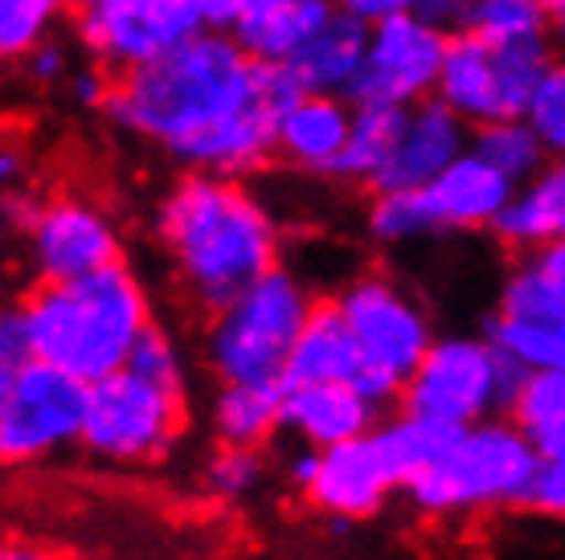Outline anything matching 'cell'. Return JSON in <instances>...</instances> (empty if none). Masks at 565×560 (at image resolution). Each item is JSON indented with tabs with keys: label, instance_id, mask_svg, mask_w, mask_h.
<instances>
[{
	"label": "cell",
	"instance_id": "8",
	"mask_svg": "<svg viewBox=\"0 0 565 560\" xmlns=\"http://www.w3.org/2000/svg\"><path fill=\"white\" fill-rule=\"evenodd\" d=\"M9 222L33 282H71L124 262V229L111 209L86 193H9Z\"/></svg>",
	"mask_w": 565,
	"mask_h": 560
},
{
	"label": "cell",
	"instance_id": "41",
	"mask_svg": "<svg viewBox=\"0 0 565 560\" xmlns=\"http://www.w3.org/2000/svg\"><path fill=\"white\" fill-rule=\"evenodd\" d=\"M471 4L476 0H418V13L430 17V21H438L443 29H463L467 13H471Z\"/></svg>",
	"mask_w": 565,
	"mask_h": 560
},
{
	"label": "cell",
	"instance_id": "23",
	"mask_svg": "<svg viewBox=\"0 0 565 560\" xmlns=\"http://www.w3.org/2000/svg\"><path fill=\"white\" fill-rule=\"evenodd\" d=\"M282 430V385H217L210 434L226 446H267Z\"/></svg>",
	"mask_w": 565,
	"mask_h": 560
},
{
	"label": "cell",
	"instance_id": "33",
	"mask_svg": "<svg viewBox=\"0 0 565 560\" xmlns=\"http://www.w3.org/2000/svg\"><path fill=\"white\" fill-rule=\"evenodd\" d=\"M524 119L529 127L541 136L550 160H565V62L553 57L550 71L541 74L537 90L524 107Z\"/></svg>",
	"mask_w": 565,
	"mask_h": 560
},
{
	"label": "cell",
	"instance_id": "20",
	"mask_svg": "<svg viewBox=\"0 0 565 560\" xmlns=\"http://www.w3.org/2000/svg\"><path fill=\"white\" fill-rule=\"evenodd\" d=\"M365 50H369V25L337 9V17L287 62V71L296 74L303 95L353 98L361 66H365Z\"/></svg>",
	"mask_w": 565,
	"mask_h": 560
},
{
	"label": "cell",
	"instance_id": "15",
	"mask_svg": "<svg viewBox=\"0 0 565 560\" xmlns=\"http://www.w3.org/2000/svg\"><path fill=\"white\" fill-rule=\"evenodd\" d=\"M467 148H471V127L443 98H423V103L406 107L394 152L385 160V169L373 176L369 193L426 189L451 169Z\"/></svg>",
	"mask_w": 565,
	"mask_h": 560
},
{
	"label": "cell",
	"instance_id": "2",
	"mask_svg": "<svg viewBox=\"0 0 565 560\" xmlns=\"http://www.w3.org/2000/svg\"><path fill=\"white\" fill-rule=\"evenodd\" d=\"M152 238L201 320L282 262V225L263 196L222 172H181L156 196Z\"/></svg>",
	"mask_w": 565,
	"mask_h": 560
},
{
	"label": "cell",
	"instance_id": "34",
	"mask_svg": "<svg viewBox=\"0 0 565 560\" xmlns=\"http://www.w3.org/2000/svg\"><path fill=\"white\" fill-rule=\"evenodd\" d=\"M21 74H25V83L33 90H66L74 74V57L57 37H50V42H42L38 50H29L21 57Z\"/></svg>",
	"mask_w": 565,
	"mask_h": 560
},
{
	"label": "cell",
	"instance_id": "19",
	"mask_svg": "<svg viewBox=\"0 0 565 560\" xmlns=\"http://www.w3.org/2000/svg\"><path fill=\"white\" fill-rule=\"evenodd\" d=\"M361 368L365 352L356 344L349 320L340 315L337 299H320L291 348L282 385H332V380L353 385Z\"/></svg>",
	"mask_w": 565,
	"mask_h": 560
},
{
	"label": "cell",
	"instance_id": "14",
	"mask_svg": "<svg viewBox=\"0 0 565 560\" xmlns=\"http://www.w3.org/2000/svg\"><path fill=\"white\" fill-rule=\"evenodd\" d=\"M397 491L402 487L390 475L382 450H377L373 434H365L320 450V471L311 478V487L303 491V499L324 519L365 524V519L382 516Z\"/></svg>",
	"mask_w": 565,
	"mask_h": 560
},
{
	"label": "cell",
	"instance_id": "36",
	"mask_svg": "<svg viewBox=\"0 0 565 560\" xmlns=\"http://www.w3.org/2000/svg\"><path fill=\"white\" fill-rule=\"evenodd\" d=\"M524 507H533L550 519H565V463H541L537 483L529 491Z\"/></svg>",
	"mask_w": 565,
	"mask_h": 560
},
{
	"label": "cell",
	"instance_id": "39",
	"mask_svg": "<svg viewBox=\"0 0 565 560\" xmlns=\"http://www.w3.org/2000/svg\"><path fill=\"white\" fill-rule=\"evenodd\" d=\"M337 9L365 21V25H377V21H390V17L414 13L418 0H337Z\"/></svg>",
	"mask_w": 565,
	"mask_h": 560
},
{
	"label": "cell",
	"instance_id": "1",
	"mask_svg": "<svg viewBox=\"0 0 565 560\" xmlns=\"http://www.w3.org/2000/svg\"><path fill=\"white\" fill-rule=\"evenodd\" d=\"M299 95L287 66L250 57L234 33L201 29L164 57L119 74L107 119L160 148L181 172L250 176L275 155L279 115Z\"/></svg>",
	"mask_w": 565,
	"mask_h": 560
},
{
	"label": "cell",
	"instance_id": "37",
	"mask_svg": "<svg viewBox=\"0 0 565 560\" xmlns=\"http://www.w3.org/2000/svg\"><path fill=\"white\" fill-rule=\"evenodd\" d=\"M189 4L201 29H213V33H238L242 21L258 9V0H189Z\"/></svg>",
	"mask_w": 565,
	"mask_h": 560
},
{
	"label": "cell",
	"instance_id": "21",
	"mask_svg": "<svg viewBox=\"0 0 565 560\" xmlns=\"http://www.w3.org/2000/svg\"><path fill=\"white\" fill-rule=\"evenodd\" d=\"M492 238L512 254L565 241V160H550L529 184H521L500 209Z\"/></svg>",
	"mask_w": 565,
	"mask_h": 560
},
{
	"label": "cell",
	"instance_id": "31",
	"mask_svg": "<svg viewBox=\"0 0 565 560\" xmlns=\"http://www.w3.org/2000/svg\"><path fill=\"white\" fill-rule=\"evenodd\" d=\"M74 13V0H0V54L21 62L57 33Z\"/></svg>",
	"mask_w": 565,
	"mask_h": 560
},
{
	"label": "cell",
	"instance_id": "29",
	"mask_svg": "<svg viewBox=\"0 0 565 560\" xmlns=\"http://www.w3.org/2000/svg\"><path fill=\"white\" fill-rule=\"evenodd\" d=\"M270 463L263 446H226L213 442V450L205 454V463L198 471L201 491L217 499V504H246L255 499L258 491L267 487Z\"/></svg>",
	"mask_w": 565,
	"mask_h": 560
},
{
	"label": "cell",
	"instance_id": "43",
	"mask_svg": "<svg viewBox=\"0 0 565 560\" xmlns=\"http://www.w3.org/2000/svg\"><path fill=\"white\" fill-rule=\"evenodd\" d=\"M0 176H4V189H9V193L17 189V181H25V155L17 152L13 143L0 155Z\"/></svg>",
	"mask_w": 565,
	"mask_h": 560
},
{
	"label": "cell",
	"instance_id": "38",
	"mask_svg": "<svg viewBox=\"0 0 565 560\" xmlns=\"http://www.w3.org/2000/svg\"><path fill=\"white\" fill-rule=\"evenodd\" d=\"M279 471H282V483L291 491H303L311 487V478H316V471H320V450L316 446H308V442H296V446L282 454V463H279Z\"/></svg>",
	"mask_w": 565,
	"mask_h": 560
},
{
	"label": "cell",
	"instance_id": "7",
	"mask_svg": "<svg viewBox=\"0 0 565 560\" xmlns=\"http://www.w3.org/2000/svg\"><path fill=\"white\" fill-rule=\"evenodd\" d=\"M189 430V397L160 389L131 368L90 385L78 454L111 471H152L169 463Z\"/></svg>",
	"mask_w": 565,
	"mask_h": 560
},
{
	"label": "cell",
	"instance_id": "26",
	"mask_svg": "<svg viewBox=\"0 0 565 560\" xmlns=\"http://www.w3.org/2000/svg\"><path fill=\"white\" fill-rule=\"evenodd\" d=\"M365 234L382 250H406V246H423L447 229L438 222L426 189H390V193L369 196Z\"/></svg>",
	"mask_w": 565,
	"mask_h": 560
},
{
	"label": "cell",
	"instance_id": "32",
	"mask_svg": "<svg viewBox=\"0 0 565 560\" xmlns=\"http://www.w3.org/2000/svg\"><path fill=\"white\" fill-rule=\"evenodd\" d=\"M131 373H140L143 380H152L160 389L177 392V397H189L193 392V373H189V352L177 336H172L164 323H152L140 336L136 352L128 360Z\"/></svg>",
	"mask_w": 565,
	"mask_h": 560
},
{
	"label": "cell",
	"instance_id": "18",
	"mask_svg": "<svg viewBox=\"0 0 565 560\" xmlns=\"http://www.w3.org/2000/svg\"><path fill=\"white\" fill-rule=\"evenodd\" d=\"M426 193L447 234H480V229L492 234L495 217L512 201L516 184L492 169L476 148H467L435 184H426Z\"/></svg>",
	"mask_w": 565,
	"mask_h": 560
},
{
	"label": "cell",
	"instance_id": "17",
	"mask_svg": "<svg viewBox=\"0 0 565 560\" xmlns=\"http://www.w3.org/2000/svg\"><path fill=\"white\" fill-rule=\"evenodd\" d=\"M382 421L385 409L373 406L356 385H282V434L316 450L373 434Z\"/></svg>",
	"mask_w": 565,
	"mask_h": 560
},
{
	"label": "cell",
	"instance_id": "6",
	"mask_svg": "<svg viewBox=\"0 0 565 560\" xmlns=\"http://www.w3.org/2000/svg\"><path fill=\"white\" fill-rule=\"evenodd\" d=\"M524 377L529 368L516 365L483 327L447 332V336H435L423 365L411 373L397 409L463 430L488 418H509Z\"/></svg>",
	"mask_w": 565,
	"mask_h": 560
},
{
	"label": "cell",
	"instance_id": "3",
	"mask_svg": "<svg viewBox=\"0 0 565 560\" xmlns=\"http://www.w3.org/2000/svg\"><path fill=\"white\" fill-rule=\"evenodd\" d=\"M13 308L29 352L86 385L128 368L140 336L156 323L148 282L128 262L71 282H33Z\"/></svg>",
	"mask_w": 565,
	"mask_h": 560
},
{
	"label": "cell",
	"instance_id": "44",
	"mask_svg": "<svg viewBox=\"0 0 565 560\" xmlns=\"http://www.w3.org/2000/svg\"><path fill=\"white\" fill-rule=\"evenodd\" d=\"M545 4V21H550V37L565 45V0H541Z\"/></svg>",
	"mask_w": 565,
	"mask_h": 560
},
{
	"label": "cell",
	"instance_id": "25",
	"mask_svg": "<svg viewBox=\"0 0 565 560\" xmlns=\"http://www.w3.org/2000/svg\"><path fill=\"white\" fill-rule=\"evenodd\" d=\"M509 418L537 446L541 463H565V368L529 373Z\"/></svg>",
	"mask_w": 565,
	"mask_h": 560
},
{
	"label": "cell",
	"instance_id": "28",
	"mask_svg": "<svg viewBox=\"0 0 565 560\" xmlns=\"http://www.w3.org/2000/svg\"><path fill=\"white\" fill-rule=\"evenodd\" d=\"M471 148H476V152H480L492 169L504 172L516 189H521V184H529L541 169H545V164H550L545 143H541V136L529 127V119H524V115H516V119H500V123L476 127V131H471Z\"/></svg>",
	"mask_w": 565,
	"mask_h": 560
},
{
	"label": "cell",
	"instance_id": "9",
	"mask_svg": "<svg viewBox=\"0 0 565 560\" xmlns=\"http://www.w3.org/2000/svg\"><path fill=\"white\" fill-rule=\"evenodd\" d=\"M90 385L29 356L0 368V459L4 466H45L83 442Z\"/></svg>",
	"mask_w": 565,
	"mask_h": 560
},
{
	"label": "cell",
	"instance_id": "4",
	"mask_svg": "<svg viewBox=\"0 0 565 560\" xmlns=\"http://www.w3.org/2000/svg\"><path fill=\"white\" fill-rule=\"evenodd\" d=\"M541 454L512 418L463 426L423 475L406 483V504L423 519H476L504 507H524L537 483Z\"/></svg>",
	"mask_w": 565,
	"mask_h": 560
},
{
	"label": "cell",
	"instance_id": "16",
	"mask_svg": "<svg viewBox=\"0 0 565 560\" xmlns=\"http://www.w3.org/2000/svg\"><path fill=\"white\" fill-rule=\"evenodd\" d=\"M356 103L344 95H299L275 127V155L308 176H337L353 140Z\"/></svg>",
	"mask_w": 565,
	"mask_h": 560
},
{
	"label": "cell",
	"instance_id": "42",
	"mask_svg": "<svg viewBox=\"0 0 565 560\" xmlns=\"http://www.w3.org/2000/svg\"><path fill=\"white\" fill-rule=\"evenodd\" d=\"M0 560H71L62 548H50L42 540H29V536H9L0 548Z\"/></svg>",
	"mask_w": 565,
	"mask_h": 560
},
{
	"label": "cell",
	"instance_id": "24",
	"mask_svg": "<svg viewBox=\"0 0 565 560\" xmlns=\"http://www.w3.org/2000/svg\"><path fill=\"white\" fill-rule=\"evenodd\" d=\"M455 426L435 418H418V413H406V409H394L385 413V421L373 430V442L382 450L390 475L397 478V487L406 491L411 478H418L426 466L435 463L443 450L455 442Z\"/></svg>",
	"mask_w": 565,
	"mask_h": 560
},
{
	"label": "cell",
	"instance_id": "5",
	"mask_svg": "<svg viewBox=\"0 0 565 560\" xmlns=\"http://www.w3.org/2000/svg\"><path fill=\"white\" fill-rule=\"evenodd\" d=\"M311 282L287 262L270 267L226 308L201 320V365L217 385H282L291 348L316 311Z\"/></svg>",
	"mask_w": 565,
	"mask_h": 560
},
{
	"label": "cell",
	"instance_id": "12",
	"mask_svg": "<svg viewBox=\"0 0 565 560\" xmlns=\"http://www.w3.org/2000/svg\"><path fill=\"white\" fill-rule=\"evenodd\" d=\"M74 42L111 74H131L201 33L189 0H74Z\"/></svg>",
	"mask_w": 565,
	"mask_h": 560
},
{
	"label": "cell",
	"instance_id": "10",
	"mask_svg": "<svg viewBox=\"0 0 565 560\" xmlns=\"http://www.w3.org/2000/svg\"><path fill=\"white\" fill-rule=\"evenodd\" d=\"M553 42L541 45H495L480 33L455 29L435 98H443L471 131L483 123L516 119L550 71Z\"/></svg>",
	"mask_w": 565,
	"mask_h": 560
},
{
	"label": "cell",
	"instance_id": "35",
	"mask_svg": "<svg viewBox=\"0 0 565 560\" xmlns=\"http://www.w3.org/2000/svg\"><path fill=\"white\" fill-rule=\"evenodd\" d=\"M115 78L107 66L99 62H90V66H74L71 83H66V95L78 103V107H90V111H107V103H111V90H115Z\"/></svg>",
	"mask_w": 565,
	"mask_h": 560
},
{
	"label": "cell",
	"instance_id": "11",
	"mask_svg": "<svg viewBox=\"0 0 565 560\" xmlns=\"http://www.w3.org/2000/svg\"><path fill=\"white\" fill-rule=\"evenodd\" d=\"M332 299L353 327L369 365L390 368L402 380H411V373L423 365V356L438 336L435 315L423 303V294L411 291L390 270H361L340 282Z\"/></svg>",
	"mask_w": 565,
	"mask_h": 560
},
{
	"label": "cell",
	"instance_id": "30",
	"mask_svg": "<svg viewBox=\"0 0 565 560\" xmlns=\"http://www.w3.org/2000/svg\"><path fill=\"white\" fill-rule=\"evenodd\" d=\"M467 33H480L495 45H541L553 42L541 0H476L463 21Z\"/></svg>",
	"mask_w": 565,
	"mask_h": 560
},
{
	"label": "cell",
	"instance_id": "22",
	"mask_svg": "<svg viewBox=\"0 0 565 560\" xmlns=\"http://www.w3.org/2000/svg\"><path fill=\"white\" fill-rule=\"evenodd\" d=\"M337 17V0H258V9L234 33L258 62L287 66L303 45Z\"/></svg>",
	"mask_w": 565,
	"mask_h": 560
},
{
	"label": "cell",
	"instance_id": "40",
	"mask_svg": "<svg viewBox=\"0 0 565 560\" xmlns=\"http://www.w3.org/2000/svg\"><path fill=\"white\" fill-rule=\"evenodd\" d=\"M29 356H33V352H29L21 315H17V308H9L4 315H0V368L21 365V360H29Z\"/></svg>",
	"mask_w": 565,
	"mask_h": 560
},
{
	"label": "cell",
	"instance_id": "13",
	"mask_svg": "<svg viewBox=\"0 0 565 560\" xmlns=\"http://www.w3.org/2000/svg\"><path fill=\"white\" fill-rule=\"evenodd\" d=\"M451 37V29H443L418 9L369 25V50L361 78H356L353 103L414 107L423 98H435Z\"/></svg>",
	"mask_w": 565,
	"mask_h": 560
},
{
	"label": "cell",
	"instance_id": "27",
	"mask_svg": "<svg viewBox=\"0 0 565 560\" xmlns=\"http://www.w3.org/2000/svg\"><path fill=\"white\" fill-rule=\"evenodd\" d=\"M406 107H390V103H356L353 115V140L340 164V181L373 184V176L385 169V160L394 152L397 131H402Z\"/></svg>",
	"mask_w": 565,
	"mask_h": 560
}]
</instances>
